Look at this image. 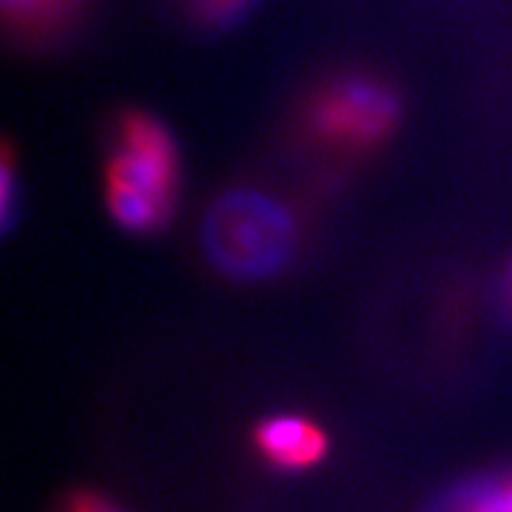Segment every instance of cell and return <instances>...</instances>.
<instances>
[{
  "label": "cell",
  "mask_w": 512,
  "mask_h": 512,
  "mask_svg": "<svg viewBox=\"0 0 512 512\" xmlns=\"http://www.w3.org/2000/svg\"><path fill=\"white\" fill-rule=\"evenodd\" d=\"M297 226L264 192L233 190L211 204L202 223L209 264L235 280H264L290 264Z\"/></svg>",
  "instance_id": "6da1fadb"
},
{
  "label": "cell",
  "mask_w": 512,
  "mask_h": 512,
  "mask_svg": "<svg viewBox=\"0 0 512 512\" xmlns=\"http://www.w3.org/2000/svg\"><path fill=\"white\" fill-rule=\"evenodd\" d=\"M176 171V150L166 128L145 114H128L107 164L105 192L114 221L136 233L162 226L174 207Z\"/></svg>",
  "instance_id": "7a4b0ae2"
},
{
  "label": "cell",
  "mask_w": 512,
  "mask_h": 512,
  "mask_svg": "<svg viewBox=\"0 0 512 512\" xmlns=\"http://www.w3.org/2000/svg\"><path fill=\"white\" fill-rule=\"evenodd\" d=\"M399 105L394 93L368 79H347L318 95L311 126L339 145H370L394 126Z\"/></svg>",
  "instance_id": "3957f363"
},
{
  "label": "cell",
  "mask_w": 512,
  "mask_h": 512,
  "mask_svg": "<svg viewBox=\"0 0 512 512\" xmlns=\"http://www.w3.org/2000/svg\"><path fill=\"white\" fill-rule=\"evenodd\" d=\"M256 446L283 470H304L328 453V437L316 422L299 415H275L259 425Z\"/></svg>",
  "instance_id": "277c9868"
},
{
  "label": "cell",
  "mask_w": 512,
  "mask_h": 512,
  "mask_svg": "<svg viewBox=\"0 0 512 512\" xmlns=\"http://www.w3.org/2000/svg\"><path fill=\"white\" fill-rule=\"evenodd\" d=\"M425 512H512V484H472L434 498Z\"/></svg>",
  "instance_id": "5b68a950"
},
{
  "label": "cell",
  "mask_w": 512,
  "mask_h": 512,
  "mask_svg": "<svg viewBox=\"0 0 512 512\" xmlns=\"http://www.w3.org/2000/svg\"><path fill=\"white\" fill-rule=\"evenodd\" d=\"M74 5V0H3L5 19L17 29H38L53 22Z\"/></svg>",
  "instance_id": "8992f818"
},
{
  "label": "cell",
  "mask_w": 512,
  "mask_h": 512,
  "mask_svg": "<svg viewBox=\"0 0 512 512\" xmlns=\"http://www.w3.org/2000/svg\"><path fill=\"white\" fill-rule=\"evenodd\" d=\"M62 512H126L119 508L117 503L105 498L102 494H93V491H76L67 498Z\"/></svg>",
  "instance_id": "52a82bcc"
},
{
  "label": "cell",
  "mask_w": 512,
  "mask_h": 512,
  "mask_svg": "<svg viewBox=\"0 0 512 512\" xmlns=\"http://www.w3.org/2000/svg\"><path fill=\"white\" fill-rule=\"evenodd\" d=\"M197 3L202 5V10L207 12L209 17L221 19L233 15V12H238L240 8H245L247 0H197Z\"/></svg>",
  "instance_id": "ba28073f"
}]
</instances>
